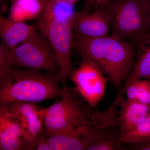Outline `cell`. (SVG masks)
I'll return each instance as SVG.
<instances>
[{"label": "cell", "instance_id": "cell-1", "mask_svg": "<svg viewBox=\"0 0 150 150\" xmlns=\"http://www.w3.org/2000/svg\"><path fill=\"white\" fill-rule=\"evenodd\" d=\"M72 49L82 57L93 62L108 81L119 87L134 67L137 48L133 42L110 35L87 38L73 34Z\"/></svg>", "mask_w": 150, "mask_h": 150}, {"label": "cell", "instance_id": "cell-2", "mask_svg": "<svg viewBox=\"0 0 150 150\" xmlns=\"http://www.w3.org/2000/svg\"><path fill=\"white\" fill-rule=\"evenodd\" d=\"M57 76L40 70L13 67L0 75V103H38L61 97L62 88Z\"/></svg>", "mask_w": 150, "mask_h": 150}, {"label": "cell", "instance_id": "cell-3", "mask_svg": "<svg viewBox=\"0 0 150 150\" xmlns=\"http://www.w3.org/2000/svg\"><path fill=\"white\" fill-rule=\"evenodd\" d=\"M104 8L110 16L111 37L131 39L136 46L150 37V19L143 0H116Z\"/></svg>", "mask_w": 150, "mask_h": 150}, {"label": "cell", "instance_id": "cell-4", "mask_svg": "<svg viewBox=\"0 0 150 150\" xmlns=\"http://www.w3.org/2000/svg\"><path fill=\"white\" fill-rule=\"evenodd\" d=\"M61 97L54 104L42 108V133L47 139L80 125L90 116L93 110L88 103L74 97L66 86L62 88Z\"/></svg>", "mask_w": 150, "mask_h": 150}, {"label": "cell", "instance_id": "cell-5", "mask_svg": "<svg viewBox=\"0 0 150 150\" xmlns=\"http://www.w3.org/2000/svg\"><path fill=\"white\" fill-rule=\"evenodd\" d=\"M34 25L46 36L54 48L59 66L57 77L63 87L66 86L67 80L75 69L71 57L73 23L63 19L38 18Z\"/></svg>", "mask_w": 150, "mask_h": 150}, {"label": "cell", "instance_id": "cell-6", "mask_svg": "<svg viewBox=\"0 0 150 150\" xmlns=\"http://www.w3.org/2000/svg\"><path fill=\"white\" fill-rule=\"evenodd\" d=\"M12 50L14 67L44 70L56 76L59 74V62L54 48L39 30H37L27 41Z\"/></svg>", "mask_w": 150, "mask_h": 150}, {"label": "cell", "instance_id": "cell-7", "mask_svg": "<svg viewBox=\"0 0 150 150\" xmlns=\"http://www.w3.org/2000/svg\"><path fill=\"white\" fill-rule=\"evenodd\" d=\"M111 127L107 123L94 118L91 113L80 125L47 140L51 150H86Z\"/></svg>", "mask_w": 150, "mask_h": 150}, {"label": "cell", "instance_id": "cell-8", "mask_svg": "<svg viewBox=\"0 0 150 150\" xmlns=\"http://www.w3.org/2000/svg\"><path fill=\"white\" fill-rule=\"evenodd\" d=\"M69 79L91 108H96L104 98L108 79L95 63L83 59L79 67L75 69Z\"/></svg>", "mask_w": 150, "mask_h": 150}, {"label": "cell", "instance_id": "cell-9", "mask_svg": "<svg viewBox=\"0 0 150 150\" xmlns=\"http://www.w3.org/2000/svg\"><path fill=\"white\" fill-rule=\"evenodd\" d=\"M6 105L19 124L26 141L34 139L43 132V113L38 103L17 101Z\"/></svg>", "mask_w": 150, "mask_h": 150}, {"label": "cell", "instance_id": "cell-10", "mask_svg": "<svg viewBox=\"0 0 150 150\" xmlns=\"http://www.w3.org/2000/svg\"><path fill=\"white\" fill-rule=\"evenodd\" d=\"M73 34L87 38L108 36L111 28L110 16L105 8L92 11L81 10L75 16L73 24Z\"/></svg>", "mask_w": 150, "mask_h": 150}, {"label": "cell", "instance_id": "cell-11", "mask_svg": "<svg viewBox=\"0 0 150 150\" xmlns=\"http://www.w3.org/2000/svg\"><path fill=\"white\" fill-rule=\"evenodd\" d=\"M26 140L6 104L0 106V150H24Z\"/></svg>", "mask_w": 150, "mask_h": 150}, {"label": "cell", "instance_id": "cell-12", "mask_svg": "<svg viewBox=\"0 0 150 150\" xmlns=\"http://www.w3.org/2000/svg\"><path fill=\"white\" fill-rule=\"evenodd\" d=\"M118 107L120 110L117 112V123L121 136L132 130L150 114V104H144L137 100H125L122 97Z\"/></svg>", "mask_w": 150, "mask_h": 150}, {"label": "cell", "instance_id": "cell-13", "mask_svg": "<svg viewBox=\"0 0 150 150\" xmlns=\"http://www.w3.org/2000/svg\"><path fill=\"white\" fill-rule=\"evenodd\" d=\"M37 30L34 25L13 21L0 16L1 39L3 44L11 50L27 41Z\"/></svg>", "mask_w": 150, "mask_h": 150}, {"label": "cell", "instance_id": "cell-14", "mask_svg": "<svg viewBox=\"0 0 150 150\" xmlns=\"http://www.w3.org/2000/svg\"><path fill=\"white\" fill-rule=\"evenodd\" d=\"M137 61L130 76L121 89L125 93V89L129 84L139 79H150V37L137 44Z\"/></svg>", "mask_w": 150, "mask_h": 150}, {"label": "cell", "instance_id": "cell-15", "mask_svg": "<svg viewBox=\"0 0 150 150\" xmlns=\"http://www.w3.org/2000/svg\"><path fill=\"white\" fill-rule=\"evenodd\" d=\"M43 0H13L8 18L24 22L40 17L43 12Z\"/></svg>", "mask_w": 150, "mask_h": 150}, {"label": "cell", "instance_id": "cell-16", "mask_svg": "<svg viewBox=\"0 0 150 150\" xmlns=\"http://www.w3.org/2000/svg\"><path fill=\"white\" fill-rule=\"evenodd\" d=\"M43 12L39 18L51 19L60 18L66 20L73 24L76 12L75 4L67 0H43Z\"/></svg>", "mask_w": 150, "mask_h": 150}, {"label": "cell", "instance_id": "cell-17", "mask_svg": "<svg viewBox=\"0 0 150 150\" xmlns=\"http://www.w3.org/2000/svg\"><path fill=\"white\" fill-rule=\"evenodd\" d=\"M121 136L118 125L113 126L90 145L86 150H126L122 146Z\"/></svg>", "mask_w": 150, "mask_h": 150}, {"label": "cell", "instance_id": "cell-18", "mask_svg": "<svg viewBox=\"0 0 150 150\" xmlns=\"http://www.w3.org/2000/svg\"><path fill=\"white\" fill-rule=\"evenodd\" d=\"M127 99L150 104V79H139L129 84L126 89Z\"/></svg>", "mask_w": 150, "mask_h": 150}, {"label": "cell", "instance_id": "cell-19", "mask_svg": "<svg viewBox=\"0 0 150 150\" xmlns=\"http://www.w3.org/2000/svg\"><path fill=\"white\" fill-rule=\"evenodd\" d=\"M150 139V114L144 121L121 137L122 144H133Z\"/></svg>", "mask_w": 150, "mask_h": 150}, {"label": "cell", "instance_id": "cell-20", "mask_svg": "<svg viewBox=\"0 0 150 150\" xmlns=\"http://www.w3.org/2000/svg\"><path fill=\"white\" fill-rule=\"evenodd\" d=\"M14 67L12 50L4 44L0 46V75L2 74L11 68Z\"/></svg>", "mask_w": 150, "mask_h": 150}, {"label": "cell", "instance_id": "cell-21", "mask_svg": "<svg viewBox=\"0 0 150 150\" xmlns=\"http://www.w3.org/2000/svg\"><path fill=\"white\" fill-rule=\"evenodd\" d=\"M25 150H51L48 140L42 133L30 141H26L25 146Z\"/></svg>", "mask_w": 150, "mask_h": 150}, {"label": "cell", "instance_id": "cell-22", "mask_svg": "<svg viewBox=\"0 0 150 150\" xmlns=\"http://www.w3.org/2000/svg\"><path fill=\"white\" fill-rule=\"evenodd\" d=\"M115 1L116 0H85L81 10L90 12L104 8Z\"/></svg>", "mask_w": 150, "mask_h": 150}, {"label": "cell", "instance_id": "cell-23", "mask_svg": "<svg viewBox=\"0 0 150 150\" xmlns=\"http://www.w3.org/2000/svg\"><path fill=\"white\" fill-rule=\"evenodd\" d=\"M130 150H150V139L143 142L131 144Z\"/></svg>", "mask_w": 150, "mask_h": 150}, {"label": "cell", "instance_id": "cell-24", "mask_svg": "<svg viewBox=\"0 0 150 150\" xmlns=\"http://www.w3.org/2000/svg\"><path fill=\"white\" fill-rule=\"evenodd\" d=\"M145 7L146 9L150 19V0H143Z\"/></svg>", "mask_w": 150, "mask_h": 150}]
</instances>
